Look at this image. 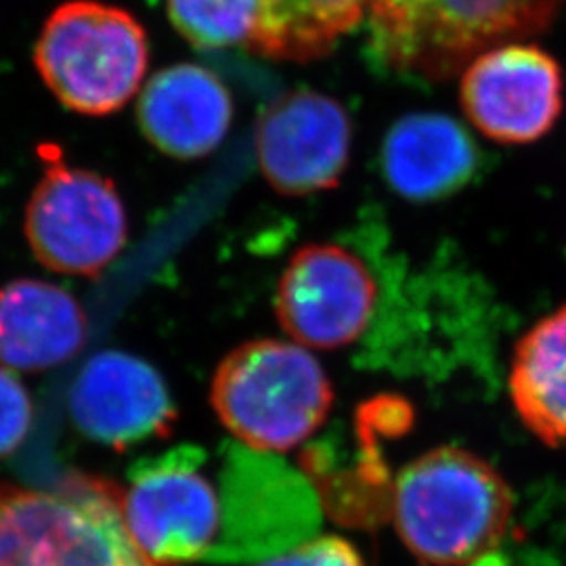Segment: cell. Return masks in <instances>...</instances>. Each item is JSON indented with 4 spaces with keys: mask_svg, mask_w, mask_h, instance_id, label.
Masks as SVG:
<instances>
[{
    "mask_svg": "<svg viewBox=\"0 0 566 566\" xmlns=\"http://www.w3.org/2000/svg\"><path fill=\"white\" fill-rule=\"evenodd\" d=\"M512 507V491L493 465L460 447H437L401 470L390 516L422 565L472 566L504 542Z\"/></svg>",
    "mask_w": 566,
    "mask_h": 566,
    "instance_id": "6da1fadb",
    "label": "cell"
},
{
    "mask_svg": "<svg viewBox=\"0 0 566 566\" xmlns=\"http://www.w3.org/2000/svg\"><path fill=\"white\" fill-rule=\"evenodd\" d=\"M563 4L565 0H369V46L397 74L447 81L489 49L542 34Z\"/></svg>",
    "mask_w": 566,
    "mask_h": 566,
    "instance_id": "7a4b0ae2",
    "label": "cell"
},
{
    "mask_svg": "<svg viewBox=\"0 0 566 566\" xmlns=\"http://www.w3.org/2000/svg\"><path fill=\"white\" fill-rule=\"evenodd\" d=\"M0 566H164L133 542L122 489L70 474L51 489L0 485Z\"/></svg>",
    "mask_w": 566,
    "mask_h": 566,
    "instance_id": "3957f363",
    "label": "cell"
},
{
    "mask_svg": "<svg viewBox=\"0 0 566 566\" xmlns=\"http://www.w3.org/2000/svg\"><path fill=\"white\" fill-rule=\"evenodd\" d=\"M210 401L242 446L283 453L324 426L334 388L322 364L301 344L264 338L224 357L212 378Z\"/></svg>",
    "mask_w": 566,
    "mask_h": 566,
    "instance_id": "277c9868",
    "label": "cell"
},
{
    "mask_svg": "<svg viewBox=\"0 0 566 566\" xmlns=\"http://www.w3.org/2000/svg\"><path fill=\"white\" fill-rule=\"evenodd\" d=\"M34 61L49 91L67 109L107 116L139 91L149 46L142 23L120 7L70 0L42 28Z\"/></svg>",
    "mask_w": 566,
    "mask_h": 566,
    "instance_id": "5b68a950",
    "label": "cell"
},
{
    "mask_svg": "<svg viewBox=\"0 0 566 566\" xmlns=\"http://www.w3.org/2000/svg\"><path fill=\"white\" fill-rule=\"evenodd\" d=\"M221 531L208 563H256L313 539L322 502L303 472L273 453L224 446L219 468Z\"/></svg>",
    "mask_w": 566,
    "mask_h": 566,
    "instance_id": "8992f818",
    "label": "cell"
},
{
    "mask_svg": "<svg viewBox=\"0 0 566 566\" xmlns=\"http://www.w3.org/2000/svg\"><path fill=\"white\" fill-rule=\"evenodd\" d=\"M42 179L25 208V238L46 269L97 277L126 243L128 223L112 179L65 163L60 145H39Z\"/></svg>",
    "mask_w": 566,
    "mask_h": 566,
    "instance_id": "52a82bcc",
    "label": "cell"
},
{
    "mask_svg": "<svg viewBox=\"0 0 566 566\" xmlns=\"http://www.w3.org/2000/svg\"><path fill=\"white\" fill-rule=\"evenodd\" d=\"M206 449L181 446L130 465L124 523L143 554L164 566L208 560L221 531L219 483Z\"/></svg>",
    "mask_w": 566,
    "mask_h": 566,
    "instance_id": "ba28073f",
    "label": "cell"
},
{
    "mask_svg": "<svg viewBox=\"0 0 566 566\" xmlns=\"http://www.w3.org/2000/svg\"><path fill=\"white\" fill-rule=\"evenodd\" d=\"M376 304L378 280L365 256L336 243H311L283 271L275 313L301 346L336 350L364 336Z\"/></svg>",
    "mask_w": 566,
    "mask_h": 566,
    "instance_id": "9c48e42d",
    "label": "cell"
},
{
    "mask_svg": "<svg viewBox=\"0 0 566 566\" xmlns=\"http://www.w3.org/2000/svg\"><path fill=\"white\" fill-rule=\"evenodd\" d=\"M460 103L468 122L491 142H539L563 114L560 65L535 44L489 49L462 70Z\"/></svg>",
    "mask_w": 566,
    "mask_h": 566,
    "instance_id": "30bf717a",
    "label": "cell"
},
{
    "mask_svg": "<svg viewBox=\"0 0 566 566\" xmlns=\"http://www.w3.org/2000/svg\"><path fill=\"white\" fill-rule=\"evenodd\" d=\"M353 128L340 103L315 91H292L271 103L256 128V158L283 196L336 187L350 156Z\"/></svg>",
    "mask_w": 566,
    "mask_h": 566,
    "instance_id": "8fae6325",
    "label": "cell"
},
{
    "mask_svg": "<svg viewBox=\"0 0 566 566\" xmlns=\"http://www.w3.org/2000/svg\"><path fill=\"white\" fill-rule=\"evenodd\" d=\"M70 416L91 441L124 451L168 437L177 407L154 365L122 350H102L70 388Z\"/></svg>",
    "mask_w": 566,
    "mask_h": 566,
    "instance_id": "7c38bea8",
    "label": "cell"
},
{
    "mask_svg": "<svg viewBox=\"0 0 566 566\" xmlns=\"http://www.w3.org/2000/svg\"><path fill=\"white\" fill-rule=\"evenodd\" d=\"M483 170V154L464 126L446 114H409L382 143L388 187L409 202H439L460 193Z\"/></svg>",
    "mask_w": 566,
    "mask_h": 566,
    "instance_id": "4fadbf2b",
    "label": "cell"
},
{
    "mask_svg": "<svg viewBox=\"0 0 566 566\" xmlns=\"http://www.w3.org/2000/svg\"><path fill=\"white\" fill-rule=\"evenodd\" d=\"M143 135L163 154L196 160L214 151L233 120V99L221 78L196 63L158 72L137 105Z\"/></svg>",
    "mask_w": 566,
    "mask_h": 566,
    "instance_id": "5bb4252c",
    "label": "cell"
},
{
    "mask_svg": "<svg viewBox=\"0 0 566 566\" xmlns=\"http://www.w3.org/2000/svg\"><path fill=\"white\" fill-rule=\"evenodd\" d=\"M84 340V311L61 285L41 280L0 285V364L49 369L70 361Z\"/></svg>",
    "mask_w": 566,
    "mask_h": 566,
    "instance_id": "9a60e30c",
    "label": "cell"
},
{
    "mask_svg": "<svg viewBox=\"0 0 566 566\" xmlns=\"http://www.w3.org/2000/svg\"><path fill=\"white\" fill-rule=\"evenodd\" d=\"M507 388L523 424L546 446L566 449V304L516 344Z\"/></svg>",
    "mask_w": 566,
    "mask_h": 566,
    "instance_id": "2e32d148",
    "label": "cell"
},
{
    "mask_svg": "<svg viewBox=\"0 0 566 566\" xmlns=\"http://www.w3.org/2000/svg\"><path fill=\"white\" fill-rule=\"evenodd\" d=\"M369 0H261L250 51L283 61L327 55L367 13Z\"/></svg>",
    "mask_w": 566,
    "mask_h": 566,
    "instance_id": "e0dca14e",
    "label": "cell"
},
{
    "mask_svg": "<svg viewBox=\"0 0 566 566\" xmlns=\"http://www.w3.org/2000/svg\"><path fill=\"white\" fill-rule=\"evenodd\" d=\"M168 18L182 39L200 49L250 46L261 0H166Z\"/></svg>",
    "mask_w": 566,
    "mask_h": 566,
    "instance_id": "ac0fdd59",
    "label": "cell"
},
{
    "mask_svg": "<svg viewBox=\"0 0 566 566\" xmlns=\"http://www.w3.org/2000/svg\"><path fill=\"white\" fill-rule=\"evenodd\" d=\"M32 426V399L20 378L0 367V455L15 451Z\"/></svg>",
    "mask_w": 566,
    "mask_h": 566,
    "instance_id": "d6986e66",
    "label": "cell"
},
{
    "mask_svg": "<svg viewBox=\"0 0 566 566\" xmlns=\"http://www.w3.org/2000/svg\"><path fill=\"white\" fill-rule=\"evenodd\" d=\"M256 566H365L361 554L343 537H313Z\"/></svg>",
    "mask_w": 566,
    "mask_h": 566,
    "instance_id": "ffe728a7",
    "label": "cell"
}]
</instances>
